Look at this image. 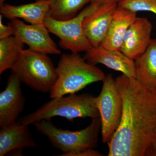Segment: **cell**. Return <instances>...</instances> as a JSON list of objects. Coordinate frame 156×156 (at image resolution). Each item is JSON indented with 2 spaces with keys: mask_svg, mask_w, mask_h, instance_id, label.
I'll use <instances>...</instances> for the list:
<instances>
[{
  "mask_svg": "<svg viewBox=\"0 0 156 156\" xmlns=\"http://www.w3.org/2000/svg\"><path fill=\"white\" fill-rule=\"evenodd\" d=\"M49 10L48 0H36L34 2L20 5L5 3L0 5V13L3 17L11 20L22 18L32 24H44Z\"/></svg>",
  "mask_w": 156,
  "mask_h": 156,
  "instance_id": "obj_15",
  "label": "cell"
},
{
  "mask_svg": "<svg viewBox=\"0 0 156 156\" xmlns=\"http://www.w3.org/2000/svg\"><path fill=\"white\" fill-rule=\"evenodd\" d=\"M24 44L14 36L0 39V74L11 69L18 60Z\"/></svg>",
  "mask_w": 156,
  "mask_h": 156,
  "instance_id": "obj_18",
  "label": "cell"
},
{
  "mask_svg": "<svg viewBox=\"0 0 156 156\" xmlns=\"http://www.w3.org/2000/svg\"><path fill=\"white\" fill-rule=\"evenodd\" d=\"M122 98L119 127L107 143L108 156H145L156 144V89L122 74L115 79Z\"/></svg>",
  "mask_w": 156,
  "mask_h": 156,
  "instance_id": "obj_1",
  "label": "cell"
},
{
  "mask_svg": "<svg viewBox=\"0 0 156 156\" xmlns=\"http://www.w3.org/2000/svg\"><path fill=\"white\" fill-rule=\"evenodd\" d=\"M22 83L31 89L50 93L57 80L56 68L47 55L30 49L22 50L11 69Z\"/></svg>",
  "mask_w": 156,
  "mask_h": 156,
  "instance_id": "obj_5",
  "label": "cell"
},
{
  "mask_svg": "<svg viewBox=\"0 0 156 156\" xmlns=\"http://www.w3.org/2000/svg\"><path fill=\"white\" fill-rule=\"evenodd\" d=\"M122 0H92L91 2L98 3V4H118Z\"/></svg>",
  "mask_w": 156,
  "mask_h": 156,
  "instance_id": "obj_21",
  "label": "cell"
},
{
  "mask_svg": "<svg viewBox=\"0 0 156 156\" xmlns=\"http://www.w3.org/2000/svg\"><path fill=\"white\" fill-rule=\"evenodd\" d=\"M84 58L90 64L99 63L130 78H135L134 61L120 50H109L99 45L86 52Z\"/></svg>",
  "mask_w": 156,
  "mask_h": 156,
  "instance_id": "obj_12",
  "label": "cell"
},
{
  "mask_svg": "<svg viewBox=\"0 0 156 156\" xmlns=\"http://www.w3.org/2000/svg\"><path fill=\"white\" fill-rule=\"evenodd\" d=\"M34 112L19 118L18 122L29 126L43 120L61 117L72 121L76 118L100 117L95 105V97L89 93L69 94L51 98Z\"/></svg>",
  "mask_w": 156,
  "mask_h": 156,
  "instance_id": "obj_3",
  "label": "cell"
},
{
  "mask_svg": "<svg viewBox=\"0 0 156 156\" xmlns=\"http://www.w3.org/2000/svg\"><path fill=\"white\" fill-rule=\"evenodd\" d=\"M118 4H99L84 18L83 28L92 47L100 45L106 37Z\"/></svg>",
  "mask_w": 156,
  "mask_h": 156,
  "instance_id": "obj_10",
  "label": "cell"
},
{
  "mask_svg": "<svg viewBox=\"0 0 156 156\" xmlns=\"http://www.w3.org/2000/svg\"><path fill=\"white\" fill-rule=\"evenodd\" d=\"M136 14L118 5L107 34L100 46L109 50H120L128 28L136 18Z\"/></svg>",
  "mask_w": 156,
  "mask_h": 156,
  "instance_id": "obj_14",
  "label": "cell"
},
{
  "mask_svg": "<svg viewBox=\"0 0 156 156\" xmlns=\"http://www.w3.org/2000/svg\"><path fill=\"white\" fill-rule=\"evenodd\" d=\"M56 69L57 80L50 92V98L75 94L89 84L103 81L106 76L79 53L62 55Z\"/></svg>",
  "mask_w": 156,
  "mask_h": 156,
  "instance_id": "obj_2",
  "label": "cell"
},
{
  "mask_svg": "<svg viewBox=\"0 0 156 156\" xmlns=\"http://www.w3.org/2000/svg\"><path fill=\"white\" fill-rule=\"evenodd\" d=\"M134 61L135 79L146 88L156 89V39L152 40L145 52Z\"/></svg>",
  "mask_w": 156,
  "mask_h": 156,
  "instance_id": "obj_16",
  "label": "cell"
},
{
  "mask_svg": "<svg viewBox=\"0 0 156 156\" xmlns=\"http://www.w3.org/2000/svg\"><path fill=\"white\" fill-rule=\"evenodd\" d=\"M21 83L18 76L11 72L6 88L0 93V127L17 122L23 111L25 98Z\"/></svg>",
  "mask_w": 156,
  "mask_h": 156,
  "instance_id": "obj_9",
  "label": "cell"
},
{
  "mask_svg": "<svg viewBox=\"0 0 156 156\" xmlns=\"http://www.w3.org/2000/svg\"><path fill=\"white\" fill-rule=\"evenodd\" d=\"M3 16L0 15V39L6 38L9 37L14 36L13 29L10 23L8 25L3 24L2 21Z\"/></svg>",
  "mask_w": 156,
  "mask_h": 156,
  "instance_id": "obj_20",
  "label": "cell"
},
{
  "mask_svg": "<svg viewBox=\"0 0 156 156\" xmlns=\"http://www.w3.org/2000/svg\"><path fill=\"white\" fill-rule=\"evenodd\" d=\"M147 156H156V144L149 151Z\"/></svg>",
  "mask_w": 156,
  "mask_h": 156,
  "instance_id": "obj_22",
  "label": "cell"
},
{
  "mask_svg": "<svg viewBox=\"0 0 156 156\" xmlns=\"http://www.w3.org/2000/svg\"><path fill=\"white\" fill-rule=\"evenodd\" d=\"M102 82V89L95 97V103L100 114L102 140L107 144L119 125L123 101L112 75H107Z\"/></svg>",
  "mask_w": 156,
  "mask_h": 156,
  "instance_id": "obj_7",
  "label": "cell"
},
{
  "mask_svg": "<svg viewBox=\"0 0 156 156\" xmlns=\"http://www.w3.org/2000/svg\"><path fill=\"white\" fill-rule=\"evenodd\" d=\"M9 23L13 29L14 36L31 50L46 54H61L44 24L27 25L18 18L11 20Z\"/></svg>",
  "mask_w": 156,
  "mask_h": 156,
  "instance_id": "obj_8",
  "label": "cell"
},
{
  "mask_svg": "<svg viewBox=\"0 0 156 156\" xmlns=\"http://www.w3.org/2000/svg\"><path fill=\"white\" fill-rule=\"evenodd\" d=\"M92 0H48V17L58 20H66L77 15L85 5Z\"/></svg>",
  "mask_w": 156,
  "mask_h": 156,
  "instance_id": "obj_17",
  "label": "cell"
},
{
  "mask_svg": "<svg viewBox=\"0 0 156 156\" xmlns=\"http://www.w3.org/2000/svg\"><path fill=\"white\" fill-rule=\"evenodd\" d=\"M153 25L146 17H136L126 33L120 51L134 60L142 55L152 39Z\"/></svg>",
  "mask_w": 156,
  "mask_h": 156,
  "instance_id": "obj_11",
  "label": "cell"
},
{
  "mask_svg": "<svg viewBox=\"0 0 156 156\" xmlns=\"http://www.w3.org/2000/svg\"><path fill=\"white\" fill-rule=\"evenodd\" d=\"M0 128V156L36 147V143L29 126L17 121L11 125Z\"/></svg>",
  "mask_w": 156,
  "mask_h": 156,
  "instance_id": "obj_13",
  "label": "cell"
},
{
  "mask_svg": "<svg viewBox=\"0 0 156 156\" xmlns=\"http://www.w3.org/2000/svg\"><path fill=\"white\" fill-rule=\"evenodd\" d=\"M99 4L90 3L76 17L66 20H56L47 16L44 20V25L50 32L59 38V44L62 48L72 53L87 52L92 46L84 33L83 21Z\"/></svg>",
  "mask_w": 156,
  "mask_h": 156,
  "instance_id": "obj_6",
  "label": "cell"
},
{
  "mask_svg": "<svg viewBox=\"0 0 156 156\" xmlns=\"http://www.w3.org/2000/svg\"><path fill=\"white\" fill-rule=\"evenodd\" d=\"M118 5L136 13L149 11L156 14V0H122Z\"/></svg>",
  "mask_w": 156,
  "mask_h": 156,
  "instance_id": "obj_19",
  "label": "cell"
},
{
  "mask_svg": "<svg viewBox=\"0 0 156 156\" xmlns=\"http://www.w3.org/2000/svg\"><path fill=\"white\" fill-rule=\"evenodd\" d=\"M5 1L6 0H0V5L5 3Z\"/></svg>",
  "mask_w": 156,
  "mask_h": 156,
  "instance_id": "obj_23",
  "label": "cell"
},
{
  "mask_svg": "<svg viewBox=\"0 0 156 156\" xmlns=\"http://www.w3.org/2000/svg\"><path fill=\"white\" fill-rule=\"evenodd\" d=\"M34 125L37 131L48 137L53 147L62 151L61 156H74L81 151L97 147L101 130L100 117L92 119L89 126L80 131L58 128L50 119L41 120Z\"/></svg>",
  "mask_w": 156,
  "mask_h": 156,
  "instance_id": "obj_4",
  "label": "cell"
}]
</instances>
